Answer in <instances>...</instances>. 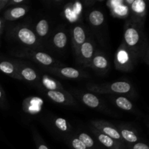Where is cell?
Segmentation results:
<instances>
[{
  "label": "cell",
  "mask_w": 149,
  "mask_h": 149,
  "mask_svg": "<svg viewBox=\"0 0 149 149\" xmlns=\"http://www.w3.org/2000/svg\"><path fill=\"white\" fill-rule=\"evenodd\" d=\"M17 71L22 80L27 81H36L39 77L33 68L20 64H16Z\"/></svg>",
  "instance_id": "14"
},
{
  "label": "cell",
  "mask_w": 149,
  "mask_h": 149,
  "mask_svg": "<svg viewBox=\"0 0 149 149\" xmlns=\"http://www.w3.org/2000/svg\"><path fill=\"white\" fill-rule=\"evenodd\" d=\"M118 130L120 133L122 140L129 143H135L139 141V138L137 134L132 130H130L127 127H119Z\"/></svg>",
  "instance_id": "19"
},
{
  "label": "cell",
  "mask_w": 149,
  "mask_h": 149,
  "mask_svg": "<svg viewBox=\"0 0 149 149\" xmlns=\"http://www.w3.org/2000/svg\"><path fill=\"white\" fill-rule=\"evenodd\" d=\"M36 146H37V149H49L45 143L41 142L39 140H36Z\"/></svg>",
  "instance_id": "28"
},
{
  "label": "cell",
  "mask_w": 149,
  "mask_h": 149,
  "mask_svg": "<svg viewBox=\"0 0 149 149\" xmlns=\"http://www.w3.org/2000/svg\"><path fill=\"white\" fill-rule=\"evenodd\" d=\"M138 57L131 52L124 44L118 48L115 56V65L116 69L122 71H130L135 65Z\"/></svg>",
  "instance_id": "3"
},
{
  "label": "cell",
  "mask_w": 149,
  "mask_h": 149,
  "mask_svg": "<svg viewBox=\"0 0 149 149\" xmlns=\"http://www.w3.org/2000/svg\"><path fill=\"white\" fill-rule=\"evenodd\" d=\"M124 45L137 57L144 52V36L142 26L132 20L127 22L124 31Z\"/></svg>",
  "instance_id": "1"
},
{
  "label": "cell",
  "mask_w": 149,
  "mask_h": 149,
  "mask_svg": "<svg viewBox=\"0 0 149 149\" xmlns=\"http://www.w3.org/2000/svg\"><path fill=\"white\" fill-rule=\"evenodd\" d=\"M77 97L86 105L87 106L93 109H96L100 106V101L98 97L91 93H84L81 94H77Z\"/></svg>",
  "instance_id": "16"
},
{
  "label": "cell",
  "mask_w": 149,
  "mask_h": 149,
  "mask_svg": "<svg viewBox=\"0 0 149 149\" xmlns=\"http://www.w3.org/2000/svg\"><path fill=\"white\" fill-rule=\"evenodd\" d=\"M91 130L93 133H94V135H95L96 138H97V141L102 145L106 147V148H108L109 149H124V148H125V146H124V145L122 143L112 139L111 138L104 135V134L101 133V132L97 131L95 128H91Z\"/></svg>",
  "instance_id": "10"
},
{
  "label": "cell",
  "mask_w": 149,
  "mask_h": 149,
  "mask_svg": "<svg viewBox=\"0 0 149 149\" xmlns=\"http://www.w3.org/2000/svg\"><path fill=\"white\" fill-rule=\"evenodd\" d=\"M15 57L20 58H28L32 61H34L37 63L45 66H51L58 65V63L55 61L52 56L48 55L47 53L41 51L32 50V49H26V50L20 51L17 53L15 54Z\"/></svg>",
  "instance_id": "4"
},
{
  "label": "cell",
  "mask_w": 149,
  "mask_h": 149,
  "mask_svg": "<svg viewBox=\"0 0 149 149\" xmlns=\"http://www.w3.org/2000/svg\"><path fill=\"white\" fill-rule=\"evenodd\" d=\"M54 124L57 129L61 132H68L71 130L68 122L63 118H56L54 121Z\"/></svg>",
  "instance_id": "24"
},
{
  "label": "cell",
  "mask_w": 149,
  "mask_h": 149,
  "mask_svg": "<svg viewBox=\"0 0 149 149\" xmlns=\"http://www.w3.org/2000/svg\"><path fill=\"white\" fill-rule=\"evenodd\" d=\"M42 84L48 91H54V90L62 91L63 90V87L61 83L47 75H43V77H42Z\"/></svg>",
  "instance_id": "18"
},
{
  "label": "cell",
  "mask_w": 149,
  "mask_h": 149,
  "mask_svg": "<svg viewBox=\"0 0 149 149\" xmlns=\"http://www.w3.org/2000/svg\"><path fill=\"white\" fill-rule=\"evenodd\" d=\"M48 71L52 74L66 79H78L84 77L81 71L71 67H52L48 68Z\"/></svg>",
  "instance_id": "8"
},
{
  "label": "cell",
  "mask_w": 149,
  "mask_h": 149,
  "mask_svg": "<svg viewBox=\"0 0 149 149\" xmlns=\"http://www.w3.org/2000/svg\"><path fill=\"white\" fill-rule=\"evenodd\" d=\"M67 42H68L67 36L63 31H58L55 33L52 39L54 46L58 49H62L65 48L67 45Z\"/></svg>",
  "instance_id": "20"
},
{
  "label": "cell",
  "mask_w": 149,
  "mask_h": 149,
  "mask_svg": "<svg viewBox=\"0 0 149 149\" xmlns=\"http://www.w3.org/2000/svg\"><path fill=\"white\" fill-rule=\"evenodd\" d=\"M72 40L74 52H75L76 55H77L81 45L87 40L86 33L84 31V29L81 26H77L73 29Z\"/></svg>",
  "instance_id": "12"
},
{
  "label": "cell",
  "mask_w": 149,
  "mask_h": 149,
  "mask_svg": "<svg viewBox=\"0 0 149 149\" xmlns=\"http://www.w3.org/2000/svg\"><path fill=\"white\" fill-rule=\"evenodd\" d=\"M3 29H4V23H3L2 20L0 19V35L2 33Z\"/></svg>",
  "instance_id": "32"
},
{
  "label": "cell",
  "mask_w": 149,
  "mask_h": 149,
  "mask_svg": "<svg viewBox=\"0 0 149 149\" xmlns=\"http://www.w3.org/2000/svg\"><path fill=\"white\" fill-rule=\"evenodd\" d=\"M130 149H149V148L146 144L143 143L138 142L133 143V145L131 146Z\"/></svg>",
  "instance_id": "27"
},
{
  "label": "cell",
  "mask_w": 149,
  "mask_h": 149,
  "mask_svg": "<svg viewBox=\"0 0 149 149\" xmlns=\"http://www.w3.org/2000/svg\"><path fill=\"white\" fill-rule=\"evenodd\" d=\"M13 35L20 42L26 46L37 47L39 39L36 33L26 26H17L13 30Z\"/></svg>",
  "instance_id": "5"
},
{
  "label": "cell",
  "mask_w": 149,
  "mask_h": 149,
  "mask_svg": "<svg viewBox=\"0 0 149 149\" xmlns=\"http://www.w3.org/2000/svg\"><path fill=\"white\" fill-rule=\"evenodd\" d=\"M71 146L74 149H88L77 138H73L71 139Z\"/></svg>",
  "instance_id": "26"
},
{
  "label": "cell",
  "mask_w": 149,
  "mask_h": 149,
  "mask_svg": "<svg viewBox=\"0 0 149 149\" xmlns=\"http://www.w3.org/2000/svg\"><path fill=\"white\" fill-rule=\"evenodd\" d=\"M132 11V17L131 20L137 23H140L146 16V4L143 0H134L130 5Z\"/></svg>",
  "instance_id": "9"
},
{
  "label": "cell",
  "mask_w": 149,
  "mask_h": 149,
  "mask_svg": "<svg viewBox=\"0 0 149 149\" xmlns=\"http://www.w3.org/2000/svg\"><path fill=\"white\" fill-rule=\"evenodd\" d=\"M114 101L116 106L122 110L130 111H132V109H133V104L127 97L119 96V97H116L115 98Z\"/></svg>",
  "instance_id": "22"
},
{
  "label": "cell",
  "mask_w": 149,
  "mask_h": 149,
  "mask_svg": "<svg viewBox=\"0 0 149 149\" xmlns=\"http://www.w3.org/2000/svg\"><path fill=\"white\" fill-rule=\"evenodd\" d=\"M87 89L89 91L100 94H129L132 92V87L127 81H120L111 84H90Z\"/></svg>",
  "instance_id": "2"
},
{
  "label": "cell",
  "mask_w": 149,
  "mask_h": 149,
  "mask_svg": "<svg viewBox=\"0 0 149 149\" xmlns=\"http://www.w3.org/2000/svg\"><path fill=\"white\" fill-rule=\"evenodd\" d=\"M24 0H12V1H10L8 5H16V4H23L24 2Z\"/></svg>",
  "instance_id": "30"
},
{
  "label": "cell",
  "mask_w": 149,
  "mask_h": 149,
  "mask_svg": "<svg viewBox=\"0 0 149 149\" xmlns=\"http://www.w3.org/2000/svg\"><path fill=\"white\" fill-rule=\"evenodd\" d=\"M0 71L16 79L22 80L17 73L16 64L13 63L10 61H0Z\"/></svg>",
  "instance_id": "15"
},
{
  "label": "cell",
  "mask_w": 149,
  "mask_h": 149,
  "mask_svg": "<svg viewBox=\"0 0 149 149\" xmlns=\"http://www.w3.org/2000/svg\"><path fill=\"white\" fill-rule=\"evenodd\" d=\"M91 125H93V128L100 132L123 144L124 141L122 140L118 129L109 122L103 120H93L91 122Z\"/></svg>",
  "instance_id": "6"
},
{
  "label": "cell",
  "mask_w": 149,
  "mask_h": 149,
  "mask_svg": "<svg viewBox=\"0 0 149 149\" xmlns=\"http://www.w3.org/2000/svg\"><path fill=\"white\" fill-rule=\"evenodd\" d=\"M47 95L49 99L54 102L60 104H70L74 103V100L70 95L63 91L54 90V91H47Z\"/></svg>",
  "instance_id": "13"
},
{
  "label": "cell",
  "mask_w": 149,
  "mask_h": 149,
  "mask_svg": "<svg viewBox=\"0 0 149 149\" xmlns=\"http://www.w3.org/2000/svg\"><path fill=\"white\" fill-rule=\"evenodd\" d=\"M10 0H0V12L9 4Z\"/></svg>",
  "instance_id": "29"
},
{
  "label": "cell",
  "mask_w": 149,
  "mask_h": 149,
  "mask_svg": "<svg viewBox=\"0 0 149 149\" xmlns=\"http://www.w3.org/2000/svg\"><path fill=\"white\" fill-rule=\"evenodd\" d=\"M87 66L100 71H106L109 68V63L106 57L103 53L96 52Z\"/></svg>",
  "instance_id": "11"
},
{
  "label": "cell",
  "mask_w": 149,
  "mask_h": 149,
  "mask_svg": "<svg viewBox=\"0 0 149 149\" xmlns=\"http://www.w3.org/2000/svg\"><path fill=\"white\" fill-rule=\"evenodd\" d=\"M89 21L93 26H100L104 22V15L100 10H93L89 15Z\"/></svg>",
  "instance_id": "21"
},
{
  "label": "cell",
  "mask_w": 149,
  "mask_h": 149,
  "mask_svg": "<svg viewBox=\"0 0 149 149\" xmlns=\"http://www.w3.org/2000/svg\"><path fill=\"white\" fill-rule=\"evenodd\" d=\"M78 138L79 141H81L84 144L86 147L88 149L93 148L95 146V142L93 138L85 132H81L78 135Z\"/></svg>",
  "instance_id": "25"
},
{
  "label": "cell",
  "mask_w": 149,
  "mask_h": 149,
  "mask_svg": "<svg viewBox=\"0 0 149 149\" xmlns=\"http://www.w3.org/2000/svg\"><path fill=\"white\" fill-rule=\"evenodd\" d=\"M95 54V46L93 39L89 38L80 47L77 55L79 63L87 66Z\"/></svg>",
  "instance_id": "7"
},
{
  "label": "cell",
  "mask_w": 149,
  "mask_h": 149,
  "mask_svg": "<svg viewBox=\"0 0 149 149\" xmlns=\"http://www.w3.org/2000/svg\"><path fill=\"white\" fill-rule=\"evenodd\" d=\"M4 90H3V89L1 88V87L0 86V104L4 102Z\"/></svg>",
  "instance_id": "31"
},
{
  "label": "cell",
  "mask_w": 149,
  "mask_h": 149,
  "mask_svg": "<svg viewBox=\"0 0 149 149\" xmlns=\"http://www.w3.org/2000/svg\"><path fill=\"white\" fill-rule=\"evenodd\" d=\"M28 10L26 7L20 6L9 9L4 13V19L7 20H15L23 17L27 13Z\"/></svg>",
  "instance_id": "17"
},
{
  "label": "cell",
  "mask_w": 149,
  "mask_h": 149,
  "mask_svg": "<svg viewBox=\"0 0 149 149\" xmlns=\"http://www.w3.org/2000/svg\"><path fill=\"white\" fill-rule=\"evenodd\" d=\"M49 31V23L45 19L39 20L36 26V32L37 36L45 37Z\"/></svg>",
  "instance_id": "23"
}]
</instances>
